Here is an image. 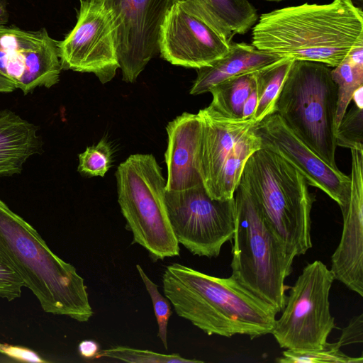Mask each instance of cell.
Masks as SVG:
<instances>
[{
	"label": "cell",
	"instance_id": "31",
	"mask_svg": "<svg viewBox=\"0 0 363 363\" xmlns=\"http://www.w3.org/2000/svg\"><path fill=\"white\" fill-rule=\"evenodd\" d=\"M23 286L19 274L0 253V297L13 301L21 296Z\"/></svg>",
	"mask_w": 363,
	"mask_h": 363
},
{
	"label": "cell",
	"instance_id": "9",
	"mask_svg": "<svg viewBox=\"0 0 363 363\" xmlns=\"http://www.w3.org/2000/svg\"><path fill=\"white\" fill-rule=\"evenodd\" d=\"M169 222L179 242L193 255L216 257L235 231L234 197L212 199L203 184L179 191H166Z\"/></svg>",
	"mask_w": 363,
	"mask_h": 363
},
{
	"label": "cell",
	"instance_id": "33",
	"mask_svg": "<svg viewBox=\"0 0 363 363\" xmlns=\"http://www.w3.org/2000/svg\"><path fill=\"white\" fill-rule=\"evenodd\" d=\"M363 315L351 319L348 325L342 330V335L337 341L341 347L351 343L362 342Z\"/></svg>",
	"mask_w": 363,
	"mask_h": 363
},
{
	"label": "cell",
	"instance_id": "35",
	"mask_svg": "<svg viewBox=\"0 0 363 363\" xmlns=\"http://www.w3.org/2000/svg\"><path fill=\"white\" fill-rule=\"evenodd\" d=\"M16 89L15 84L10 79L0 74V93H10Z\"/></svg>",
	"mask_w": 363,
	"mask_h": 363
},
{
	"label": "cell",
	"instance_id": "17",
	"mask_svg": "<svg viewBox=\"0 0 363 363\" xmlns=\"http://www.w3.org/2000/svg\"><path fill=\"white\" fill-rule=\"evenodd\" d=\"M283 57L257 49L252 44L233 43L228 52L211 65L197 69L190 90L192 95L209 92L218 84L232 77L259 71Z\"/></svg>",
	"mask_w": 363,
	"mask_h": 363
},
{
	"label": "cell",
	"instance_id": "20",
	"mask_svg": "<svg viewBox=\"0 0 363 363\" xmlns=\"http://www.w3.org/2000/svg\"><path fill=\"white\" fill-rule=\"evenodd\" d=\"M58 42L48 35L39 47L30 52L16 89L27 94L37 87L50 88L59 82L62 67Z\"/></svg>",
	"mask_w": 363,
	"mask_h": 363
},
{
	"label": "cell",
	"instance_id": "16",
	"mask_svg": "<svg viewBox=\"0 0 363 363\" xmlns=\"http://www.w3.org/2000/svg\"><path fill=\"white\" fill-rule=\"evenodd\" d=\"M198 114L203 126L201 172L203 186L209 194L224 163L255 121L224 117L209 106L201 109Z\"/></svg>",
	"mask_w": 363,
	"mask_h": 363
},
{
	"label": "cell",
	"instance_id": "11",
	"mask_svg": "<svg viewBox=\"0 0 363 363\" xmlns=\"http://www.w3.org/2000/svg\"><path fill=\"white\" fill-rule=\"evenodd\" d=\"M176 0H102L113 22L122 79L135 82L158 53L162 23Z\"/></svg>",
	"mask_w": 363,
	"mask_h": 363
},
{
	"label": "cell",
	"instance_id": "36",
	"mask_svg": "<svg viewBox=\"0 0 363 363\" xmlns=\"http://www.w3.org/2000/svg\"><path fill=\"white\" fill-rule=\"evenodd\" d=\"M9 18L6 0H0V25H6L9 22Z\"/></svg>",
	"mask_w": 363,
	"mask_h": 363
},
{
	"label": "cell",
	"instance_id": "21",
	"mask_svg": "<svg viewBox=\"0 0 363 363\" xmlns=\"http://www.w3.org/2000/svg\"><path fill=\"white\" fill-rule=\"evenodd\" d=\"M252 128L240 140L236 147L224 163L215 185L208 194L213 199L227 200L234 197L247 159L262 148L259 138Z\"/></svg>",
	"mask_w": 363,
	"mask_h": 363
},
{
	"label": "cell",
	"instance_id": "29",
	"mask_svg": "<svg viewBox=\"0 0 363 363\" xmlns=\"http://www.w3.org/2000/svg\"><path fill=\"white\" fill-rule=\"evenodd\" d=\"M363 108L355 105L345 113L336 133L337 146L363 150Z\"/></svg>",
	"mask_w": 363,
	"mask_h": 363
},
{
	"label": "cell",
	"instance_id": "34",
	"mask_svg": "<svg viewBox=\"0 0 363 363\" xmlns=\"http://www.w3.org/2000/svg\"><path fill=\"white\" fill-rule=\"evenodd\" d=\"M80 355L85 359L96 358L99 352V345L94 340H85L79 344L78 347Z\"/></svg>",
	"mask_w": 363,
	"mask_h": 363
},
{
	"label": "cell",
	"instance_id": "5",
	"mask_svg": "<svg viewBox=\"0 0 363 363\" xmlns=\"http://www.w3.org/2000/svg\"><path fill=\"white\" fill-rule=\"evenodd\" d=\"M250 193L275 233L295 256L311 247V211L315 196L306 178L264 148L247 160L240 182Z\"/></svg>",
	"mask_w": 363,
	"mask_h": 363
},
{
	"label": "cell",
	"instance_id": "3",
	"mask_svg": "<svg viewBox=\"0 0 363 363\" xmlns=\"http://www.w3.org/2000/svg\"><path fill=\"white\" fill-rule=\"evenodd\" d=\"M0 253L46 313L86 322L94 312L84 279L54 254L37 230L0 199Z\"/></svg>",
	"mask_w": 363,
	"mask_h": 363
},
{
	"label": "cell",
	"instance_id": "7",
	"mask_svg": "<svg viewBox=\"0 0 363 363\" xmlns=\"http://www.w3.org/2000/svg\"><path fill=\"white\" fill-rule=\"evenodd\" d=\"M118 202L133 242L154 259L179 255L166 205V180L155 157L135 154L116 172Z\"/></svg>",
	"mask_w": 363,
	"mask_h": 363
},
{
	"label": "cell",
	"instance_id": "27",
	"mask_svg": "<svg viewBox=\"0 0 363 363\" xmlns=\"http://www.w3.org/2000/svg\"><path fill=\"white\" fill-rule=\"evenodd\" d=\"M108 357L132 363H202L203 361L185 359L179 354H165L150 350L118 346L101 350L96 359Z\"/></svg>",
	"mask_w": 363,
	"mask_h": 363
},
{
	"label": "cell",
	"instance_id": "2",
	"mask_svg": "<svg viewBox=\"0 0 363 363\" xmlns=\"http://www.w3.org/2000/svg\"><path fill=\"white\" fill-rule=\"evenodd\" d=\"M162 280L176 313L208 335L254 339L274 329L276 310L231 277H216L174 263L167 266Z\"/></svg>",
	"mask_w": 363,
	"mask_h": 363
},
{
	"label": "cell",
	"instance_id": "14",
	"mask_svg": "<svg viewBox=\"0 0 363 363\" xmlns=\"http://www.w3.org/2000/svg\"><path fill=\"white\" fill-rule=\"evenodd\" d=\"M350 152V196L341 209L342 232L331 257L330 270L335 279L363 296V150L353 148Z\"/></svg>",
	"mask_w": 363,
	"mask_h": 363
},
{
	"label": "cell",
	"instance_id": "40",
	"mask_svg": "<svg viewBox=\"0 0 363 363\" xmlns=\"http://www.w3.org/2000/svg\"><path fill=\"white\" fill-rule=\"evenodd\" d=\"M357 1H359L360 3H362V0H357Z\"/></svg>",
	"mask_w": 363,
	"mask_h": 363
},
{
	"label": "cell",
	"instance_id": "30",
	"mask_svg": "<svg viewBox=\"0 0 363 363\" xmlns=\"http://www.w3.org/2000/svg\"><path fill=\"white\" fill-rule=\"evenodd\" d=\"M136 268L152 302L155 315L158 324V337L164 348L167 350V325L169 319L172 314L169 301L159 292L157 286L147 276L139 264L136 265Z\"/></svg>",
	"mask_w": 363,
	"mask_h": 363
},
{
	"label": "cell",
	"instance_id": "15",
	"mask_svg": "<svg viewBox=\"0 0 363 363\" xmlns=\"http://www.w3.org/2000/svg\"><path fill=\"white\" fill-rule=\"evenodd\" d=\"M166 191H179L203 184L201 150L203 126L199 115L183 113L166 128Z\"/></svg>",
	"mask_w": 363,
	"mask_h": 363
},
{
	"label": "cell",
	"instance_id": "18",
	"mask_svg": "<svg viewBox=\"0 0 363 363\" xmlns=\"http://www.w3.org/2000/svg\"><path fill=\"white\" fill-rule=\"evenodd\" d=\"M38 128L15 112L0 110V177L19 174L27 160L40 154Z\"/></svg>",
	"mask_w": 363,
	"mask_h": 363
},
{
	"label": "cell",
	"instance_id": "28",
	"mask_svg": "<svg viewBox=\"0 0 363 363\" xmlns=\"http://www.w3.org/2000/svg\"><path fill=\"white\" fill-rule=\"evenodd\" d=\"M112 164V150L104 139L79 155L78 172L89 177H104Z\"/></svg>",
	"mask_w": 363,
	"mask_h": 363
},
{
	"label": "cell",
	"instance_id": "25",
	"mask_svg": "<svg viewBox=\"0 0 363 363\" xmlns=\"http://www.w3.org/2000/svg\"><path fill=\"white\" fill-rule=\"evenodd\" d=\"M331 76L337 89L335 116L337 130L354 91L363 86V65L353 63L346 57L340 65L331 69Z\"/></svg>",
	"mask_w": 363,
	"mask_h": 363
},
{
	"label": "cell",
	"instance_id": "37",
	"mask_svg": "<svg viewBox=\"0 0 363 363\" xmlns=\"http://www.w3.org/2000/svg\"><path fill=\"white\" fill-rule=\"evenodd\" d=\"M352 100L354 101V105L357 107L363 108V86L359 87L354 91Z\"/></svg>",
	"mask_w": 363,
	"mask_h": 363
},
{
	"label": "cell",
	"instance_id": "1",
	"mask_svg": "<svg viewBox=\"0 0 363 363\" xmlns=\"http://www.w3.org/2000/svg\"><path fill=\"white\" fill-rule=\"evenodd\" d=\"M251 44L283 57L335 67L363 45V11L352 0L275 9L259 17Z\"/></svg>",
	"mask_w": 363,
	"mask_h": 363
},
{
	"label": "cell",
	"instance_id": "23",
	"mask_svg": "<svg viewBox=\"0 0 363 363\" xmlns=\"http://www.w3.org/2000/svg\"><path fill=\"white\" fill-rule=\"evenodd\" d=\"M256 84V72L226 79L209 91L213 97L209 106L224 117L242 119L245 104Z\"/></svg>",
	"mask_w": 363,
	"mask_h": 363
},
{
	"label": "cell",
	"instance_id": "39",
	"mask_svg": "<svg viewBox=\"0 0 363 363\" xmlns=\"http://www.w3.org/2000/svg\"><path fill=\"white\" fill-rule=\"evenodd\" d=\"M266 1H283V0H266Z\"/></svg>",
	"mask_w": 363,
	"mask_h": 363
},
{
	"label": "cell",
	"instance_id": "22",
	"mask_svg": "<svg viewBox=\"0 0 363 363\" xmlns=\"http://www.w3.org/2000/svg\"><path fill=\"white\" fill-rule=\"evenodd\" d=\"M228 32L243 35L258 20L256 8L248 0H193Z\"/></svg>",
	"mask_w": 363,
	"mask_h": 363
},
{
	"label": "cell",
	"instance_id": "10",
	"mask_svg": "<svg viewBox=\"0 0 363 363\" xmlns=\"http://www.w3.org/2000/svg\"><path fill=\"white\" fill-rule=\"evenodd\" d=\"M233 36L193 0H176L160 26L159 53L172 65L197 69L224 56Z\"/></svg>",
	"mask_w": 363,
	"mask_h": 363
},
{
	"label": "cell",
	"instance_id": "19",
	"mask_svg": "<svg viewBox=\"0 0 363 363\" xmlns=\"http://www.w3.org/2000/svg\"><path fill=\"white\" fill-rule=\"evenodd\" d=\"M48 35L45 28L33 31L0 25V74L16 86L24 73L28 55Z\"/></svg>",
	"mask_w": 363,
	"mask_h": 363
},
{
	"label": "cell",
	"instance_id": "32",
	"mask_svg": "<svg viewBox=\"0 0 363 363\" xmlns=\"http://www.w3.org/2000/svg\"><path fill=\"white\" fill-rule=\"evenodd\" d=\"M0 353L16 360L30 362H46L34 351L23 347L0 342Z\"/></svg>",
	"mask_w": 363,
	"mask_h": 363
},
{
	"label": "cell",
	"instance_id": "26",
	"mask_svg": "<svg viewBox=\"0 0 363 363\" xmlns=\"http://www.w3.org/2000/svg\"><path fill=\"white\" fill-rule=\"evenodd\" d=\"M340 347L338 342H327L320 348L286 349L276 361L279 363H362V357H350Z\"/></svg>",
	"mask_w": 363,
	"mask_h": 363
},
{
	"label": "cell",
	"instance_id": "38",
	"mask_svg": "<svg viewBox=\"0 0 363 363\" xmlns=\"http://www.w3.org/2000/svg\"><path fill=\"white\" fill-rule=\"evenodd\" d=\"M80 3H96L101 2L102 0H79Z\"/></svg>",
	"mask_w": 363,
	"mask_h": 363
},
{
	"label": "cell",
	"instance_id": "6",
	"mask_svg": "<svg viewBox=\"0 0 363 363\" xmlns=\"http://www.w3.org/2000/svg\"><path fill=\"white\" fill-rule=\"evenodd\" d=\"M325 64L294 60L277 98L274 113L332 167L337 148V85Z\"/></svg>",
	"mask_w": 363,
	"mask_h": 363
},
{
	"label": "cell",
	"instance_id": "13",
	"mask_svg": "<svg viewBox=\"0 0 363 363\" xmlns=\"http://www.w3.org/2000/svg\"><path fill=\"white\" fill-rule=\"evenodd\" d=\"M262 148L272 151L285 159L306 178L308 185L324 191L343 208L347 203L350 177L332 167L303 143L273 113L253 125Z\"/></svg>",
	"mask_w": 363,
	"mask_h": 363
},
{
	"label": "cell",
	"instance_id": "24",
	"mask_svg": "<svg viewBox=\"0 0 363 363\" xmlns=\"http://www.w3.org/2000/svg\"><path fill=\"white\" fill-rule=\"evenodd\" d=\"M293 61L283 57L256 72L258 101L253 116L255 123L274 113L277 98Z\"/></svg>",
	"mask_w": 363,
	"mask_h": 363
},
{
	"label": "cell",
	"instance_id": "4",
	"mask_svg": "<svg viewBox=\"0 0 363 363\" xmlns=\"http://www.w3.org/2000/svg\"><path fill=\"white\" fill-rule=\"evenodd\" d=\"M235 231L231 277L247 291L281 312L287 300L284 281L294 255L272 228L257 203L240 182L234 194Z\"/></svg>",
	"mask_w": 363,
	"mask_h": 363
},
{
	"label": "cell",
	"instance_id": "12",
	"mask_svg": "<svg viewBox=\"0 0 363 363\" xmlns=\"http://www.w3.org/2000/svg\"><path fill=\"white\" fill-rule=\"evenodd\" d=\"M58 50L62 69L92 73L103 84L113 79L119 68L115 31L102 1L80 3L77 23Z\"/></svg>",
	"mask_w": 363,
	"mask_h": 363
},
{
	"label": "cell",
	"instance_id": "8",
	"mask_svg": "<svg viewBox=\"0 0 363 363\" xmlns=\"http://www.w3.org/2000/svg\"><path fill=\"white\" fill-rule=\"evenodd\" d=\"M335 280L320 260L308 263L291 288L272 334L281 348H320L335 328L329 296Z\"/></svg>",
	"mask_w": 363,
	"mask_h": 363
}]
</instances>
